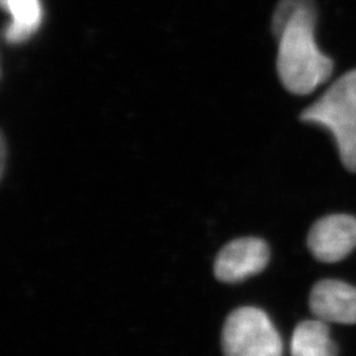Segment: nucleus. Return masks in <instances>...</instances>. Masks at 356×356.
<instances>
[{"label": "nucleus", "instance_id": "1", "mask_svg": "<svg viewBox=\"0 0 356 356\" xmlns=\"http://www.w3.org/2000/svg\"><path fill=\"white\" fill-rule=\"evenodd\" d=\"M316 26L313 0H281L273 15L272 28L279 41L277 73L282 86L296 95L313 92L334 70L332 60L317 47Z\"/></svg>", "mask_w": 356, "mask_h": 356}, {"label": "nucleus", "instance_id": "2", "mask_svg": "<svg viewBox=\"0 0 356 356\" xmlns=\"http://www.w3.org/2000/svg\"><path fill=\"white\" fill-rule=\"evenodd\" d=\"M300 119L330 131L344 168L356 173V69L338 78Z\"/></svg>", "mask_w": 356, "mask_h": 356}, {"label": "nucleus", "instance_id": "3", "mask_svg": "<svg viewBox=\"0 0 356 356\" xmlns=\"http://www.w3.org/2000/svg\"><path fill=\"white\" fill-rule=\"evenodd\" d=\"M225 356H282L280 334L267 313L244 306L229 314L222 332Z\"/></svg>", "mask_w": 356, "mask_h": 356}, {"label": "nucleus", "instance_id": "4", "mask_svg": "<svg viewBox=\"0 0 356 356\" xmlns=\"http://www.w3.org/2000/svg\"><path fill=\"white\" fill-rule=\"evenodd\" d=\"M307 247L321 263H338L356 247V218L332 214L318 219L309 231Z\"/></svg>", "mask_w": 356, "mask_h": 356}, {"label": "nucleus", "instance_id": "5", "mask_svg": "<svg viewBox=\"0 0 356 356\" xmlns=\"http://www.w3.org/2000/svg\"><path fill=\"white\" fill-rule=\"evenodd\" d=\"M269 247L259 238H241L226 244L214 263L216 277L222 282H239L260 273L269 261Z\"/></svg>", "mask_w": 356, "mask_h": 356}, {"label": "nucleus", "instance_id": "6", "mask_svg": "<svg viewBox=\"0 0 356 356\" xmlns=\"http://www.w3.org/2000/svg\"><path fill=\"white\" fill-rule=\"evenodd\" d=\"M314 317L326 323H356V288L339 280L317 282L309 297Z\"/></svg>", "mask_w": 356, "mask_h": 356}, {"label": "nucleus", "instance_id": "7", "mask_svg": "<svg viewBox=\"0 0 356 356\" xmlns=\"http://www.w3.org/2000/svg\"><path fill=\"white\" fill-rule=\"evenodd\" d=\"M1 6L11 16L4 29L7 42H26L40 29L44 17L41 0H1Z\"/></svg>", "mask_w": 356, "mask_h": 356}, {"label": "nucleus", "instance_id": "8", "mask_svg": "<svg viewBox=\"0 0 356 356\" xmlns=\"http://www.w3.org/2000/svg\"><path fill=\"white\" fill-rule=\"evenodd\" d=\"M292 356H337L338 347L330 338L326 322L309 319L298 323L291 341Z\"/></svg>", "mask_w": 356, "mask_h": 356}, {"label": "nucleus", "instance_id": "9", "mask_svg": "<svg viewBox=\"0 0 356 356\" xmlns=\"http://www.w3.org/2000/svg\"><path fill=\"white\" fill-rule=\"evenodd\" d=\"M6 151H7V147H6V140H4V136H3V143H1V177L4 176V170H6Z\"/></svg>", "mask_w": 356, "mask_h": 356}]
</instances>
